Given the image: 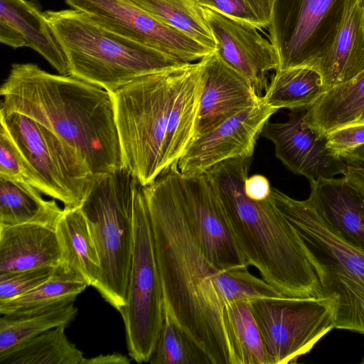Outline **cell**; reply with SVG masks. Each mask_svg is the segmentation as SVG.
Returning <instances> with one entry per match:
<instances>
[{
  "label": "cell",
  "instance_id": "11",
  "mask_svg": "<svg viewBox=\"0 0 364 364\" xmlns=\"http://www.w3.org/2000/svg\"><path fill=\"white\" fill-rule=\"evenodd\" d=\"M251 306L273 364L296 363L334 328L335 303L329 297H262Z\"/></svg>",
  "mask_w": 364,
  "mask_h": 364
},
{
  "label": "cell",
  "instance_id": "7",
  "mask_svg": "<svg viewBox=\"0 0 364 364\" xmlns=\"http://www.w3.org/2000/svg\"><path fill=\"white\" fill-rule=\"evenodd\" d=\"M139 183L125 167L95 174L79 206L101 268L95 288L117 311L127 304L134 243V196Z\"/></svg>",
  "mask_w": 364,
  "mask_h": 364
},
{
  "label": "cell",
  "instance_id": "23",
  "mask_svg": "<svg viewBox=\"0 0 364 364\" xmlns=\"http://www.w3.org/2000/svg\"><path fill=\"white\" fill-rule=\"evenodd\" d=\"M0 19L18 31L26 46L41 55L59 74L70 75L66 57L43 13L26 0H0Z\"/></svg>",
  "mask_w": 364,
  "mask_h": 364
},
{
  "label": "cell",
  "instance_id": "1",
  "mask_svg": "<svg viewBox=\"0 0 364 364\" xmlns=\"http://www.w3.org/2000/svg\"><path fill=\"white\" fill-rule=\"evenodd\" d=\"M142 190L164 311L211 364H237L224 318L229 272L208 259L193 234L177 193L174 166Z\"/></svg>",
  "mask_w": 364,
  "mask_h": 364
},
{
  "label": "cell",
  "instance_id": "15",
  "mask_svg": "<svg viewBox=\"0 0 364 364\" xmlns=\"http://www.w3.org/2000/svg\"><path fill=\"white\" fill-rule=\"evenodd\" d=\"M203 7L204 18L216 43V53L241 75L262 96L268 86L267 74L279 68L276 50L255 26L208 7Z\"/></svg>",
  "mask_w": 364,
  "mask_h": 364
},
{
  "label": "cell",
  "instance_id": "2",
  "mask_svg": "<svg viewBox=\"0 0 364 364\" xmlns=\"http://www.w3.org/2000/svg\"><path fill=\"white\" fill-rule=\"evenodd\" d=\"M191 63L111 92L124 166L142 186L177 164L195 136L200 88Z\"/></svg>",
  "mask_w": 364,
  "mask_h": 364
},
{
  "label": "cell",
  "instance_id": "16",
  "mask_svg": "<svg viewBox=\"0 0 364 364\" xmlns=\"http://www.w3.org/2000/svg\"><path fill=\"white\" fill-rule=\"evenodd\" d=\"M306 111H291L282 122H267L261 135L274 144L275 156L289 170L309 183L343 175L341 159L326 147V137L306 123Z\"/></svg>",
  "mask_w": 364,
  "mask_h": 364
},
{
  "label": "cell",
  "instance_id": "14",
  "mask_svg": "<svg viewBox=\"0 0 364 364\" xmlns=\"http://www.w3.org/2000/svg\"><path fill=\"white\" fill-rule=\"evenodd\" d=\"M277 111L261 100L196 136L179 159L178 171L185 176L202 175L218 163L252 158L264 124Z\"/></svg>",
  "mask_w": 364,
  "mask_h": 364
},
{
  "label": "cell",
  "instance_id": "19",
  "mask_svg": "<svg viewBox=\"0 0 364 364\" xmlns=\"http://www.w3.org/2000/svg\"><path fill=\"white\" fill-rule=\"evenodd\" d=\"M309 198L345 240L364 250V197L345 178L311 182Z\"/></svg>",
  "mask_w": 364,
  "mask_h": 364
},
{
  "label": "cell",
  "instance_id": "35",
  "mask_svg": "<svg viewBox=\"0 0 364 364\" xmlns=\"http://www.w3.org/2000/svg\"><path fill=\"white\" fill-rule=\"evenodd\" d=\"M326 147L336 156L364 144V123L337 129L325 136Z\"/></svg>",
  "mask_w": 364,
  "mask_h": 364
},
{
  "label": "cell",
  "instance_id": "37",
  "mask_svg": "<svg viewBox=\"0 0 364 364\" xmlns=\"http://www.w3.org/2000/svg\"><path fill=\"white\" fill-rule=\"evenodd\" d=\"M272 188L269 180L264 176L259 174L248 176L244 184L245 195L256 201L269 198L271 196Z\"/></svg>",
  "mask_w": 364,
  "mask_h": 364
},
{
  "label": "cell",
  "instance_id": "5",
  "mask_svg": "<svg viewBox=\"0 0 364 364\" xmlns=\"http://www.w3.org/2000/svg\"><path fill=\"white\" fill-rule=\"evenodd\" d=\"M43 14L64 52L70 75L109 92L140 77L191 63L119 35L82 11Z\"/></svg>",
  "mask_w": 364,
  "mask_h": 364
},
{
  "label": "cell",
  "instance_id": "17",
  "mask_svg": "<svg viewBox=\"0 0 364 364\" xmlns=\"http://www.w3.org/2000/svg\"><path fill=\"white\" fill-rule=\"evenodd\" d=\"M199 63L201 95L194 138L261 102V96L252 85L215 50Z\"/></svg>",
  "mask_w": 364,
  "mask_h": 364
},
{
  "label": "cell",
  "instance_id": "31",
  "mask_svg": "<svg viewBox=\"0 0 364 364\" xmlns=\"http://www.w3.org/2000/svg\"><path fill=\"white\" fill-rule=\"evenodd\" d=\"M151 364H211L209 358L164 311L161 331L149 358Z\"/></svg>",
  "mask_w": 364,
  "mask_h": 364
},
{
  "label": "cell",
  "instance_id": "9",
  "mask_svg": "<svg viewBox=\"0 0 364 364\" xmlns=\"http://www.w3.org/2000/svg\"><path fill=\"white\" fill-rule=\"evenodd\" d=\"M1 125L37 173L46 196L79 207L95 174L83 156L54 132L18 112H0Z\"/></svg>",
  "mask_w": 364,
  "mask_h": 364
},
{
  "label": "cell",
  "instance_id": "26",
  "mask_svg": "<svg viewBox=\"0 0 364 364\" xmlns=\"http://www.w3.org/2000/svg\"><path fill=\"white\" fill-rule=\"evenodd\" d=\"M326 91L320 73L309 66L277 70L261 96L265 105L277 109H306Z\"/></svg>",
  "mask_w": 364,
  "mask_h": 364
},
{
  "label": "cell",
  "instance_id": "33",
  "mask_svg": "<svg viewBox=\"0 0 364 364\" xmlns=\"http://www.w3.org/2000/svg\"><path fill=\"white\" fill-rule=\"evenodd\" d=\"M0 177L30 186L42 194L46 190L41 179L17 149L8 132L0 129Z\"/></svg>",
  "mask_w": 364,
  "mask_h": 364
},
{
  "label": "cell",
  "instance_id": "29",
  "mask_svg": "<svg viewBox=\"0 0 364 364\" xmlns=\"http://www.w3.org/2000/svg\"><path fill=\"white\" fill-rule=\"evenodd\" d=\"M224 318L237 364H273L263 343L251 300L226 304Z\"/></svg>",
  "mask_w": 364,
  "mask_h": 364
},
{
  "label": "cell",
  "instance_id": "36",
  "mask_svg": "<svg viewBox=\"0 0 364 364\" xmlns=\"http://www.w3.org/2000/svg\"><path fill=\"white\" fill-rule=\"evenodd\" d=\"M347 182L364 197V144L339 156Z\"/></svg>",
  "mask_w": 364,
  "mask_h": 364
},
{
  "label": "cell",
  "instance_id": "12",
  "mask_svg": "<svg viewBox=\"0 0 364 364\" xmlns=\"http://www.w3.org/2000/svg\"><path fill=\"white\" fill-rule=\"evenodd\" d=\"M103 27L185 63L200 60L211 50L159 21L128 0H65Z\"/></svg>",
  "mask_w": 364,
  "mask_h": 364
},
{
  "label": "cell",
  "instance_id": "20",
  "mask_svg": "<svg viewBox=\"0 0 364 364\" xmlns=\"http://www.w3.org/2000/svg\"><path fill=\"white\" fill-rule=\"evenodd\" d=\"M316 69L326 90L364 70V31L359 0H348L335 41Z\"/></svg>",
  "mask_w": 364,
  "mask_h": 364
},
{
  "label": "cell",
  "instance_id": "39",
  "mask_svg": "<svg viewBox=\"0 0 364 364\" xmlns=\"http://www.w3.org/2000/svg\"><path fill=\"white\" fill-rule=\"evenodd\" d=\"M131 360L132 359L123 354L113 353L107 355L101 354L90 358H84L82 364H129Z\"/></svg>",
  "mask_w": 364,
  "mask_h": 364
},
{
  "label": "cell",
  "instance_id": "8",
  "mask_svg": "<svg viewBox=\"0 0 364 364\" xmlns=\"http://www.w3.org/2000/svg\"><path fill=\"white\" fill-rule=\"evenodd\" d=\"M142 186L136 189L134 205V245L127 304L120 308L129 355L148 363L164 319L161 278L151 223Z\"/></svg>",
  "mask_w": 364,
  "mask_h": 364
},
{
  "label": "cell",
  "instance_id": "6",
  "mask_svg": "<svg viewBox=\"0 0 364 364\" xmlns=\"http://www.w3.org/2000/svg\"><path fill=\"white\" fill-rule=\"evenodd\" d=\"M271 196L300 236L323 296L334 301V328L364 334V250L345 240L309 198L296 200L274 188Z\"/></svg>",
  "mask_w": 364,
  "mask_h": 364
},
{
  "label": "cell",
  "instance_id": "21",
  "mask_svg": "<svg viewBox=\"0 0 364 364\" xmlns=\"http://www.w3.org/2000/svg\"><path fill=\"white\" fill-rule=\"evenodd\" d=\"M306 123L320 135L364 123V70L328 89L305 113Z\"/></svg>",
  "mask_w": 364,
  "mask_h": 364
},
{
  "label": "cell",
  "instance_id": "24",
  "mask_svg": "<svg viewBox=\"0 0 364 364\" xmlns=\"http://www.w3.org/2000/svg\"><path fill=\"white\" fill-rule=\"evenodd\" d=\"M70 297L50 305L30 311L1 315L0 318V353L50 329L69 324L78 309Z\"/></svg>",
  "mask_w": 364,
  "mask_h": 364
},
{
  "label": "cell",
  "instance_id": "28",
  "mask_svg": "<svg viewBox=\"0 0 364 364\" xmlns=\"http://www.w3.org/2000/svg\"><path fill=\"white\" fill-rule=\"evenodd\" d=\"M163 23L215 51L216 43L196 0H128Z\"/></svg>",
  "mask_w": 364,
  "mask_h": 364
},
{
  "label": "cell",
  "instance_id": "13",
  "mask_svg": "<svg viewBox=\"0 0 364 364\" xmlns=\"http://www.w3.org/2000/svg\"><path fill=\"white\" fill-rule=\"evenodd\" d=\"M174 175L183 210L208 259L223 271L248 268L206 176H183L177 164Z\"/></svg>",
  "mask_w": 364,
  "mask_h": 364
},
{
  "label": "cell",
  "instance_id": "40",
  "mask_svg": "<svg viewBox=\"0 0 364 364\" xmlns=\"http://www.w3.org/2000/svg\"><path fill=\"white\" fill-rule=\"evenodd\" d=\"M361 9L362 24L364 31V0H359Z\"/></svg>",
  "mask_w": 364,
  "mask_h": 364
},
{
  "label": "cell",
  "instance_id": "25",
  "mask_svg": "<svg viewBox=\"0 0 364 364\" xmlns=\"http://www.w3.org/2000/svg\"><path fill=\"white\" fill-rule=\"evenodd\" d=\"M41 194L32 186L0 177V225L37 223L55 228L63 209Z\"/></svg>",
  "mask_w": 364,
  "mask_h": 364
},
{
  "label": "cell",
  "instance_id": "27",
  "mask_svg": "<svg viewBox=\"0 0 364 364\" xmlns=\"http://www.w3.org/2000/svg\"><path fill=\"white\" fill-rule=\"evenodd\" d=\"M66 328L50 329L0 353V364H82V353L68 340Z\"/></svg>",
  "mask_w": 364,
  "mask_h": 364
},
{
  "label": "cell",
  "instance_id": "38",
  "mask_svg": "<svg viewBox=\"0 0 364 364\" xmlns=\"http://www.w3.org/2000/svg\"><path fill=\"white\" fill-rule=\"evenodd\" d=\"M0 41L14 48L26 46L21 34L13 26L0 19Z\"/></svg>",
  "mask_w": 364,
  "mask_h": 364
},
{
  "label": "cell",
  "instance_id": "4",
  "mask_svg": "<svg viewBox=\"0 0 364 364\" xmlns=\"http://www.w3.org/2000/svg\"><path fill=\"white\" fill-rule=\"evenodd\" d=\"M252 158L217 164L205 175L223 208L248 266L282 295L323 297L316 272L295 228L272 196L256 201L245 193Z\"/></svg>",
  "mask_w": 364,
  "mask_h": 364
},
{
  "label": "cell",
  "instance_id": "10",
  "mask_svg": "<svg viewBox=\"0 0 364 364\" xmlns=\"http://www.w3.org/2000/svg\"><path fill=\"white\" fill-rule=\"evenodd\" d=\"M348 1L274 0L267 29L278 55V70L316 68L335 41Z\"/></svg>",
  "mask_w": 364,
  "mask_h": 364
},
{
  "label": "cell",
  "instance_id": "32",
  "mask_svg": "<svg viewBox=\"0 0 364 364\" xmlns=\"http://www.w3.org/2000/svg\"><path fill=\"white\" fill-rule=\"evenodd\" d=\"M201 6L210 8L235 20L256 28H268L274 0H196Z\"/></svg>",
  "mask_w": 364,
  "mask_h": 364
},
{
  "label": "cell",
  "instance_id": "34",
  "mask_svg": "<svg viewBox=\"0 0 364 364\" xmlns=\"http://www.w3.org/2000/svg\"><path fill=\"white\" fill-rule=\"evenodd\" d=\"M56 267L0 273V302L18 297L41 285L50 277Z\"/></svg>",
  "mask_w": 364,
  "mask_h": 364
},
{
  "label": "cell",
  "instance_id": "3",
  "mask_svg": "<svg viewBox=\"0 0 364 364\" xmlns=\"http://www.w3.org/2000/svg\"><path fill=\"white\" fill-rule=\"evenodd\" d=\"M0 94L1 112H18L46 126L80 153L95 175L124 167L107 90L36 64L14 63Z\"/></svg>",
  "mask_w": 364,
  "mask_h": 364
},
{
  "label": "cell",
  "instance_id": "22",
  "mask_svg": "<svg viewBox=\"0 0 364 364\" xmlns=\"http://www.w3.org/2000/svg\"><path fill=\"white\" fill-rule=\"evenodd\" d=\"M55 231L61 249L60 264L96 288L101 274L98 254L80 207H64Z\"/></svg>",
  "mask_w": 364,
  "mask_h": 364
},
{
  "label": "cell",
  "instance_id": "30",
  "mask_svg": "<svg viewBox=\"0 0 364 364\" xmlns=\"http://www.w3.org/2000/svg\"><path fill=\"white\" fill-rule=\"evenodd\" d=\"M86 282L60 263L50 277L41 285L14 299L0 302L1 315L40 309L70 297H77Z\"/></svg>",
  "mask_w": 364,
  "mask_h": 364
},
{
  "label": "cell",
  "instance_id": "18",
  "mask_svg": "<svg viewBox=\"0 0 364 364\" xmlns=\"http://www.w3.org/2000/svg\"><path fill=\"white\" fill-rule=\"evenodd\" d=\"M60 262L54 227L37 223L0 225V273L56 267Z\"/></svg>",
  "mask_w": 364,
  "mask_h": 364
}]
</instances>
